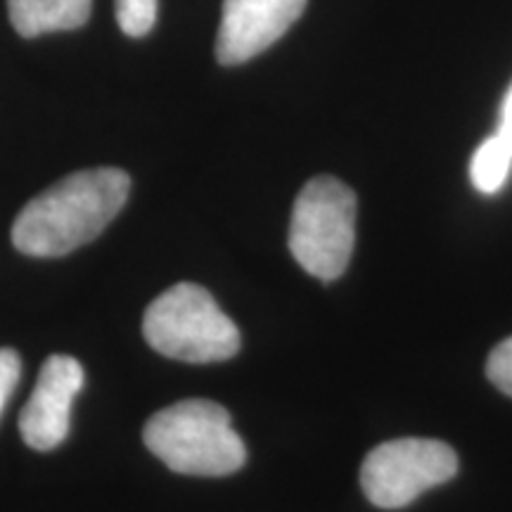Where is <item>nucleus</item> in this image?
I'll use <instances>...</instances> for the list:
<instances>
[{
  "mask_svg": "<svg viewBox=\"0 0 512 512\" xmlns=\"http://www.w3.org/2000/svg\"><path fill=\"white\" fill-rule=\"evenodd\" d=\"M128 192L131 178L112 166L64 176L19 211L12 223V245L36 259L74 252L117 219Z\"/></svg>",
  "mask_w": 512,
  "mask_h": 512,
  "instance_id": "nucleus-1",
  "label": "nucleus"
},
{
  "mask_svg": "<svg viewBox=\"0 0 512 512\" xmlns=\"http://www.w3.org/2000/svg\"><path fill=\"white\" fill-rule=\"evenodd\" d=\"M143 441L169 470L190 477H226L247 460L230 413L207 399L178 401L147 420Z\"/></svg>",
  "mask_w": 512,
  "mask_h": 512,
  "instance_id": "nucleus-2",
  "label": "nucleus"
},
{
  "mask_svg": "<svg viewBox=\"0 0 512 512\" xmlns=\"http://www.w3.org/2000/svg\"><path fill=\"white\" fill-rule=\"evenodd\" d=\"M143 335L157 354L183 363H221L240 351V332L200 285L178 283L147 306Z\"/></svg>",
  "mask_w": 512,
  "mask_h": 512,
  "instance_id": "nucleus-3",
  "label": "nucleus"
},
{
  "mask_svg": "<svg viewBox=\"0 0 512 512\" xmlns=\"http://www.w3.org/2000/svg\"><path fill=\"white\" fill-rule=\"evenodd\" d=\"M358 202L347 183L316 176L294 200L290 252L313 278L337 280L347 271L356 245Z\"/></svg>",
  "mask_w": 512,
  "mask_h": 512,
  "instance_id": "nucleus-4",
  "label": "nucleus"
},
{
  "mask_svg": "<svg viewBox=\"0 0 512 512\" xmlns=\"http://www.w3.org/2000/svg\"><path fill=\"white\" fill-rule=\"evenodd\" d=\"M458 456L439 439H394L368 453L361 486L368 501L382 510L411 505L425 491L456 477Z\"/></svg>",
  "mask_w": 512,
  "mask_h": 512,
  "instance_id": "nucleus-5",
  "label": "nucleus"
},
{
  "mask_svg": "<svg viewBox=\"0 0 512 512\" xmlns=\"http://www.w3.org/2000/svg\"><path fill=\"white\" fill-rule=\"evenodd\" d=\"M304 10L306 0H223L216 60L223 67L249 62L271 48Z\"/></svg>",
  "mask_w": 512,
  "mask_h": 512,
  "instance_id": "nucleus-6",
  "label": "nucleus"
},
{
  "mask_svg": "<svg viewBox=\"0 0 512 512\" xmlns=\"http://www.w3.org/2000/svg\"><path fill=\"white\" fill-rule=\"evenodd\" d=\"M83 387V368L72 356L46 358L34 394L19 415V432L29 448L50 451L60 446L72 425V403Z\"/></svg>",
  "mask_w": 512,
  "mask_h": 512,
  "instance_id": "nucleus-7",
  "label": "nucleus"
},
{
  "mask_svg": "<svg viewBox=\"0 0 512 512\" xmlns=\"http://www.w3.org/2000/svg\"><path fill=\"white\" fill-rule=\"evenodd\" d=\"M93 0H8V15L19 36L72 31L88 22Z\"/></svg>",
  "mask_w": 512,
  "mask_h": 512,
  "instance_id": "nucleus-8",
  "label": "nucleus"
},
{
  "mask_svg": "<svg viewBox=\"0 0 512 512\" xmlns=\"http://www.w3.org/2000/svg\"><path fill=\"white\" fill-rule=\"evenodd\" d=\"M510 166L512 143L501 131H496L494 136L486 138L484 143L477 147L475 155H472V185H475L479 192H484V195H496V192L503 188V183L508 181Z\"/></svg>",
  "mask_w": 512,
  "mask_h": 512,
  "instance_id": "nucleus-9",
  "label": "nucleus"
},
{
  "mask_svg": "<svg viewBox=\"0 0 512 512\" xmlns=\"http://www.w3.org/2000/svg\"><path fill=\"white\" fill-rule=\"evenodd\" d=\"M117 22L131 38L150 34L157 22V0H117Z\"/></svg>",
  "mask_w": 512,
  "mask_h": 512,
  "instance_id": "nucleus-10",
  "label": "nucleus"
},
{
  "mask_svg": "<svg viewBox=\"0 0 512 512\" xmlns=\"http://www.w3.org/2000/svg\"><path fill=\"white\" fill-rule=\"evenodd\" d=\"M486 375H489V380L496 389H501L503 394L512 396V337L503 339V342L491 351L489 361H486Z\"/></svg>",
  "mask_w": 512,
  "mask_h": 512,
  "instance_id": "nucleus-11",
  "label": "nucleus"
},
{
  "mask_svg": "<svg viewBox=\"0 0 512 512\" xmlns=\"http://www.w3.org/2000/svg\"><path fill=\"white\" fill-rule=\"evenodd\" d=\"M19 375H22V361L15 349H0V415L8 399L15 392Z\"/></svg>",
  "mask_w": 512,
  "mask_h": 512,
  "instance_id": "nucleus-12",
  "label": "nucleus"
},
{
  "mask_svg": "<svg viewBox=\"0 0 512 512\" xmlns=\"http://www.w3.org/2000/svg\"><path fill=\"white\" fill-rule=\"evenodd\" d=\"M498 131H501L503 136L512 143V86H510V91H508V95H505V100H503L501 126H498Z\"/></svg>",
  "mask_w": 512,
  "mask_h": 512,
  "instance_id": "nucleus-13",
  "label": "nucleus"
}]
</instances>
